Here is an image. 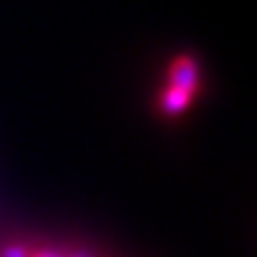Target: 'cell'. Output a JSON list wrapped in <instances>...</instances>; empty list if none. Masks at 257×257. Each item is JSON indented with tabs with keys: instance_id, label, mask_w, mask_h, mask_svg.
Segmentation results:
<instances>
[{
	"instance_id": "1",
	"label": "cell",
	"mask_w": 257,
	"mask_h": 257,
	"mask_svg": "<svg viewBox=\"0 0 257 257\" xmlns=\"http://www.w3.org/2000/svg\"><path fill=\"white\" fill-rule=\"evenodd\" d=\"M203 90V66L192 54H178L169 59L158 93L156 111L163 117H178L199 99Z\"/></svg>"
}]
</instances>
